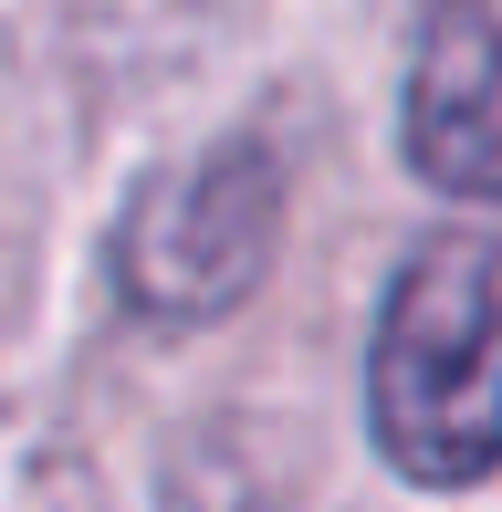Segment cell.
I'll use <instances>...</instances> for the list:
<instances>
[{"label": "cell", "instance_id": "cell-1", "mask_svg": "<svg viewBox=\"0 0 502 512\" xmlns=\"http://www.w3.org/2000/svg\"><path fill=\"white\" fill-rule=\"evenodd\" d=\"M367 439L408 492L502 471V230H429L367 324Z\"/></svg>", "mask_w": 502, "mask_h": 512}, {"label": "cell", "instance_id": "cell-2", "mask_svg": "<svg viewBox=\"0 0 502 512\" xmlns=\"http://www.w3.org/2000/svg\"><path fill=\"white\" fill-rule=\"evenodd\" d=\"M283 147L272 136H210L199 157H168L126 189L105 220V283L136 324L157 335H199L231 324L262 293L272 251H283Z\"/></svg>", "mask_w": 502, "mask_h": 512}, {"label": "cell", "instance_id": "cell-3", "mask_svg": "<svg viewBox=\"0 0 502 512\" xmlns=\"http://www.w3.org/2000/svg\"><path fill=\"white\" fill-rule=\"evenodd\" d=\"M398 147L440 199H502V0H440L408 53Z\"/></svg>", "mask_w": 502, "mask_h": 512}, {"label": "cell", "instance_id": "cell-4", "mask_svg": "<svg viewBox=\"0 0 502 512\" xmlns=\"http://www.w3.org/2000/svg\"><path fill=\"white\" fill-rule=\"evenodd\" d=\"M157 512H272V492L241 471V460L189 450V460H168V502H157Z\"/></svg>", "mask_w": 502, "mask_h": 512}]
</instances>
